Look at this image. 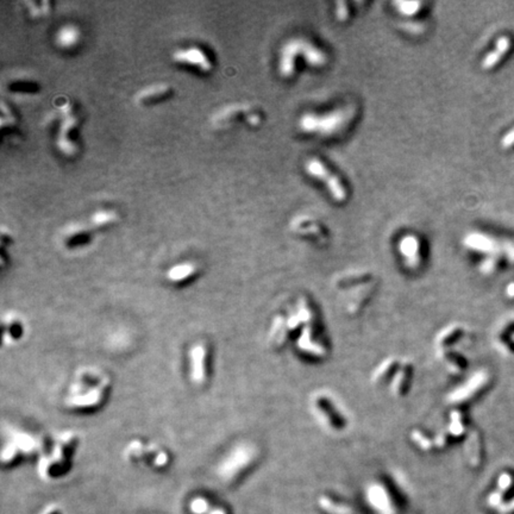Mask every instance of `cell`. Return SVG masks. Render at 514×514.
Returning <instances> with one entry per match:
<instances>
[{"label":"cell","instance_id":"1","mask_svg":"<svg viewBox=\"0 0 514 514\" xmlns=\"http://www.w3.org/2000/svg\"><path fill=\"white\" fill-rule=\"evenodd\" d=\"M111 388V379L97 366H83L75 372L68 387L64 405L74 411H94L106 401Z\"/></svg>","mask_w":514,"mask_h":514},{"label":"cell","instance_id":"2","mask_svg":"<svg viewBox=\"0 0 514 514\" xmlns=\"http://www.w3.org/2000/svg\"><path fill=\"white\" fill-rule=\"evenodd\" d=\"M79 440L78 432L73 430L62 431L54 438L50 453L42 456L38 462V474L45 480H55L64 475L70 468V460L77 450Z\"/></svg>","mask_w":514,"mask_h":514},{"label":"cell","instance_id":"3","mask_svg":"<svg viewBox=\"0 0 514 514\" xmlns=\"http://www.w3.org/2000/svg\"><path fill=\"white\" fill-rule=\"evenodd\" d=\"M256 458V448L247 442L237 443L224 455L217 464L215 473L224 482L237 480L243 471L253 464Z\"/></svg>","mask_w":514,"mask_h":514},{"label":"cell","instance_id":"4","mask_svg":"<svg viewBox=\"0 0 514 514\" xmlns=\"http://www.w3.org/2000/svg\"><path fill=\"white\" fill-rule=\"evenodd\" d=\"M9 436L3 445L2 460L4 464L12 466L23 457L34 456L43 449V442L30 432L9 430Z\"/></svg>","mask_w":514,"mask_h":514},{"label":"cell","instance_id":"5","mask_svg":"<svg viewBox=\"0 0 514 514\" xmlns=\"http://www.w3.org/2000/svg\"><path fill=\"white\" fill-rule=\"evenodd\" d=\"M303 51L306 61L314 65H324L327 62V56L325 52L319 50L307 41L303 39H292L283 45L281 50V58L279 63L280 73L283 78H289L294 73V64H296V56Z\"/></svg>","mask_w":514,"mask_h":514},{"label":"cell","instance_id":"6","mask_svg":"<svg viewBox=\"0 0 514 514\" xmlns=\"http://www.w3.org/2000/svg\"><path fill=\"white\" fill-rule=\"evenodd\" d=\"M209 349L204 342H196L187 351V374L194 387H202L209 379Z\"/></svg>","mask_w":514,"mask_h":514},{"label":"cell","instance_id":"7","mask_svg":"<svg viewBox=\"0 0 514 514\" xmlns=\"http://www.w3.org/2000/svg\"><path fill=\"white\" fill-rule=\"evenodd\" d=\"M173 61L181 67H188L200 73H209L213 69V62L201 47L189 45L176 49L173 52Z\"/></svg>","mask_w":514,"mask_h":514},{"label":"cell","instance_id":"8","mask_svg":"<svg viewBox=\"0 0 514 514\" xmlns=\"http://www.w3.org/2000/svg\"><path fill=\"white\" fill-rule=\"evenodd\" d=\"M306 172L311 176L318 179L323 183H325L326 188L329 189L330 194L336 201H344L346 199V191L345 187L342 185L340 180L337 178L335 174H332L331 170L324 165V163L318 159H310L305 165Z\"/></svg>","mask_w":514,"mask_h":514},{"label":"cell","instance_id":"9","mask_svg":"<svg viewBox=\"0 0 514 514\" xmlns=\"http://www.w3.org/2000/svg\"><path fill=\"white\" fill-rule=\"evenodd\" d=\"M60 111L62 113V119L56 138V145L63 155L71 156L75 154V150H78L70 137L73 130L78 125V117L73 113L69 104H64Z\"/></svg>","mask_w":514,"mask_h":514},{"label":"cell","instance_id":"10","mask_svg":"<svg viewBox=\"0 0 514 514\" xmlns=\"http://www.w3.org/2000/svg\"><path fill=\"white\" fill-rule=\"evenodd\" d=\"M345 119H348V114H344V111L327 113L323 117L307 114L300 119V126L307 132H333L342 126Z\"/></svg>","mask_w":514,"mask_h":514},{"label":"cell","instance_id":"11","mask_svg":"<svg viewBox=\"0 0 514 514\" xmlns=\"http://www.w3.org/2000/svg\"><path fill=\"white\" fill-rule=\"evenodd\" d=\"M28 332V326L21 314L17 312H6L3 316V342L4 345H17L24 339Z\"/></svg>","mask_w":514,"mask_h":514},{"label":"cell","instance_id":"12","mask_svg":"<svg viewBox=\"0 0 514 514\" xmlns=\"http://www.w3.org/2000/svg\"><path fill=\"white\" fill-rule=\"evenodd\" d=\"M92 241L90 228L81 223H73L67 225L61 235V243L67 249L86 247Z\"/></svg>","mask_w":514,"mask_h":514},{"label":"cell","instance_id":"13","mask_svg":"<svg viewBox=\"0 0 514 514\" xmlns=\"http://www.w3.org/2000/svg\"><path fill=\"white\" fill-rule=\"evenodd\" d=\"M199 274V266L193 261H182L170 266L166 271V280L173 286H182Z\"/></svg>","mask_w":514,"mask_h":514},{"label":"cell","instance_id":"14","mask_svg":"<svg viewBox=\"0 0 514 514\" xmlns=\"http://www.w3.org/2000/svg\"><path fill=\"white\" fill-rule=\"evenodd\" d=\"M83 32L78 25L73 23H65L57 29L54 35L55 45L62 50H71L81 43Z\"/></svg>","mask_w":514,"mask_h":514},{"label":"cell","instance_id":"15","mask_svg":"<svg viewBox=\"0 0 514 514\" xmlns=\"http://www.w3.org/2000/svg\"><path fill=\"white\" fill-rule=\"evenodd\" d=\"M170 94H173V87L170 85L165 83H157L140 88L136 93L135 100L138 104L148 105L165 100L166 98L170 97Z\"/></svg>","mask_w":514,"mask_h":514},{"label":"cell","instance_id":"16","mask_svg":"<svg viewBox=\"0 0 514 514\" xmlns=\"http://www.w3.org/2000/svg\"><path fill=\"white\" fill-rule=\"evenodd\" d=\"M149 443L139 438H133L125 445L123 450V458L127 463H140L148 458Z\"/></svg>","mask_w":514,"mask_h":514},{"label":"cell","instance_id":"17","mask_svg":"<svg viewBox=\"0 0 514 514\" xmlns=\"http://www.w3.org/2000/svg\"><path fill=\"white\" fill-rule=\"evenodd\" d=\"M399 251L405 257L407 266L413 267L419 263V242L415 236H405L399 243Z\"/></svg>","mask_w":514,"mask_h":514},{"label":"cell","instance_id":"18","mask_svg":"<svg viewBox=\"0 0 514 514\" xmlns=\"http://www.w3.org/2000/svg\"><path fill=\"white\" fill-rule=\"evenodd\" d=\"M150 466L154 469L162 470L169 466L170 455L165 448L157 443H149L148 458H146Z\"/></svg>","mask_w":514,"mask_h":514},{"label":"cell","instance_id":"19","mask_svg":"<svg viewBox=\"0 0 514 514\" xmlns=\"http://www.w3.org/2000/svg\"><path fill=\"white\" fill-rule=\"evenodd\" d=\"M118 221V214L116 211L111 208H99L94 211L90 217V225L96 230L112 227Z\"/></svg>","mask_w":514,"mask_h":514},{"label":"cell","instance_id":"20","mask_svg":"<svg viewBox=\"0 0 514 514\" xmlns=\"http://www.w3.org/2000/svg\"><path fill=\"white\" fill-rule=\"evenodd\" d=\"M211 509V503L205 496H195L189 502V510L192 514H208Z\"/></svg>","mask_w":514,"mask_h":514},{"label":"cell","instance_id":"21","mask_svg":"<svg viewBox=\"0 0 514 514\" xmlns=\"http://www.w3.org/2000/svg\"><path fill=\"white\" fill-rule=\"evenodd\" d=\"M9 90L13 92H19V93H34L38 90L37 84L31 80H15L9 85Z\"/></svg>","mask_w":514,"mask_h":514},{"label":"cell","instance_id":"22","mask_svg":"<svg viewBox=\"0 0 514 514\" xmlns=\"http://www.w3.org/2000/svg\"><path fill=\"white\" fill-rule=\"evenodd\" d=\"M394 5L398 8V11L405 16L415 15L421 6L420 3H418V2H411V3L398 2V3H394Z\"/></svg>","mask_w":514,"mask_h":514},{"label":"cell","instance_id":"23","mask_svg":"<svg viewBox=\"0 0 514 514\" xmlns=\"http://www.w3.org/2000/svg\"><path fill=\"white\" fill-rule=\"evenodd\" d=\"M338 6V12H337V16H338L339 21H345L346 17H348V9H346V5L344 3H338L337 4Z\"/></svg>","mask_w":514,"mask_h":514},{"label":"cell","instance_id":"24","mask_svg":"<svg viewBox=\"0 0 514 514\" xmlns=\"http://www.w3.org/2000/svg\"><path fill=\"white\" fill-rule=\"evenodd\" d=\"M208 514H228V512L224 508H222V507H214V508L209 510Z\"/></svg>","mask_w":514,"mask_h":514}]
</instances>
